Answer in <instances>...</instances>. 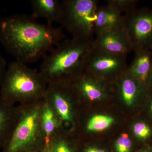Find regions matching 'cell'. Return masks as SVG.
I'll return each mask as SVG.
<instances>
[{"label": "cell", "instance_id": "5", "mask_svg": "<svg viewBox=\"0 0 152 152\" xmlns=\"http://www.w3.org/2000/svg\"><path fill=\"white\" fill-rule=\"evenodd\" d=\"M99 1L65 0L62 2V15L59 23L73 38L93 39L94 23Z\"/></svg>", "mask_w": 152, "mask_h": 152}, {"label": "cell", "instance_id": "11", "mask_svg": "<svg viewBox=\"0 0 152 152\" xmlns=\"http://www.w3.org/2000/svg\"><path fill=\"white\" fill-rule=\"evenodd\" d=\"M116 80L118 91L123 100L128 105L133 104L149 89L146 86L132 78L127 71Z\"/></svg>", "mask_w": 152, "mask_h": 152}, {"label": "cell", "instance_id": "10", "mask_svg": "<svg viewBox=\"0 0 152 152\" xmlns=\"http://www.w3.org/2000/svg\"><path fill=\"white\" fill-rule=\"evenodd\" d=\"M94 48L113 54L125 56L133 50L121 27L96 36Z\"/></svg>", "mask_w": 152, "mask_h": 152}, {"label": "cell", "instance_id": "20", "mask_svg": "<svg viewBox=\"0 0 152 152\" xmlns=\"http://www.w3.org/2000/svg\"><path fill=\"white\" fill-rule=\"evenodd\" d=\"M51 151L52 152H74L66 142L58 139L52 142Z\"/></svg>", "mask_w": 152, "mask_h": 152}, {"label": "cell", "instance_id": "6", "mask_svg": "<svg viewBox=\"0 0 152 152\" xmlns=\"http://www.w3.org/2000/svg\"><path fill=\"white\" fill-rule=\"evenodd\" d=\"M122 28L133 50H152V9H135L125 14Z\"/></svg>", "mask_w": 152, "mask_h": 152}, {"label": "cell", "instance_id": "19", "mask_svg": "<svg viewBox=\"0 0 152 152\" xmlns=\"http://www.w3.org/2000/svg\"><path fill=\"white\" fill-rule=\"evenodd\" d=\"M133 130L135 135L140 140H146L151 134L150 127L144 122L136 123L133 126Z\"/></svg>", "mask_w": 152, "mask_h": 152}, {"label": "cell", "instance_id": "15", "mask_svg": "<svg viewBox=\"0 0 152 152\" xmlns=\"http://www.w3.org/2000/svg\"><path fill=\"white\" fill-rule=\"evenodd\" d=\"M41 122L45 142L48 144L50 141L52 136L58 130L60 121L51 106L45 98L41 113Z\"/></svg>", "mask_w": 152, "mask_h": 152}, {"label": "cell", "instance_id": "23", "mask_svg": "<svg viewBox=\"0 0 152 152\" xmlns=\"http://www.w3.org/2000/svg\"><path fill=\"white\" fill-rule=\"evenodd\" d=\"M147 86H148V88H151L152 89V63L151 69L148 80V83H147Z\"/></svg>", "mask_w": 152, "mask_h": 152}, {"label": "cell", "instance_id": "16", "mask_svg": "<svg viewBox=\"0 0 152 152\" xmlns=\"http://www.w3.org/2000/svg\"><path fill=\"white\" fill-rule=\"evenodd\" d=\"M113 122V118L111 117L96 115L88 122L87 129L90 132H102L110 127Z\"/></svg>", "mask_w": 152, "mask_h": 152}, {"label": "cell", "instance_id": "13", "mask_svg": "<svg viewBox=\"0 0 152 152\" xmlns=\"http://www.w3.org/2000/svg\"><path fill=\"white\" fill-rule=\"evenodd\" d=\"M32 16L35 18H42L47 24L53 25L55 22L59 23L62 15V4L58 0H32Z\"/></svg>", "mask_w": 152, "mask_h": 152}, {"label": "cell", "instance_id": "22", "mask_svg": "<svg viewBox=\"0 0 152 152\" xmlns=\"http://www.w3.org/2000/svg\"><path fill=\"white\" fill-rule=\"evenodd\" d=\"M84 152H107L105 149L95 146H89L85 148Z\"/></svg>", "mask_w": 152, "mask_h": 152}, {"label": "cell", "instance_id": "14", "mask_svg": "<svg viewBox=\"0 0 152 152\" xmlns=\"http://www.w3.org/2000/svg\"><path fill=\"white\" fill-rule=\"evenodd\" d=\"M17 113L14 104L0 96V149H3L10 137Z\"/></svg>", "mask_w": 152, "mask_h": 152}, {"label": "cell", "instance_id": "17", "mask_svg": "<svg viewBox=\"0 0 152 152\" xmlns=\"http://www.w3.org/2000/svg\"><path fill=\"white\" fill-rule=\"evenodd\" d=\"M107 4L113 6L121 13L129 12L136 9L138 1L136 0H108Z\"/></svg>", "mask_w": 152, "mask_h": 152}, {"label": "cell", "instance_id": "7", "mask_svg": "<svg viewBox=\"0 0 152 152\" xmlns=\"http://www.w3.org/2000/svg\"><path fill=\"white\" fill-rule=\"evenodd\" d=\"M126 56L94 48L87 56L84 72L105 81L113 78L116 80L127 70Z\"/></svg>", "mask_w": 152, "mask_h": 152}, {"label": "cell", "instance_id": "21", "mask_svg": "<svg viewBox=\"0 0 152 152\" xmlns=\"http://www.w3.org/2000/svg\"><path fill=\"white\" fill-rule=\"evenodd\" d=\"M7 71L5 61L0 53V88L4 82Z\"/></svg>", "mask_w": 152, "mask_h": 152}, {"label": "cell", "instance_id": "24", "mask_svg": "<svg viewBox=\"0 0 152 152\" xmlns=\"http://www.w3.org/2000/svg\"><path fill=\"white\" fill-rule=\"evenodd\" d=\"M139 152H151V151L150 150L148 149H144L142 150V151H140Z\"/></svg>", "mask_w": 152, "mask_h": 152}, {"label": "cell", "instance_id": "2", "mask_svg": "<svg viewBox=\"0 0 152 152\" xmlns=\"http://www.w3.org/2000/svg\"><path fill=\"white\" fill-rule=\"evenodd\" d=\"M94 40L72 37L58 44L45 58L39 71L48 84H70L83 73Z\"/></svg>", "mask_w": 152, "mask_h": 152}, {"label": "cell", "instance_id": "1", "mask_svg": "<svg viewBox=\"0 0 152 152\" xmlns=\"http://www.w3.org/2000/svg\"><path fill=\"white\" fill-rule=\"evenodd\" d=\"M25 15L0 20V41L6 50L23 64L34 62L64 38L62 28L41 23Z\"/></svg>", "mask_w": 152, "mask_h": 152}, {"label": "cell", "instance_id": "8", "mask_svg": "<svg viewBox=\"0 0 152 152\" xmlns=\"http://www.w3.org/2000/svg\"><path fill=\"white\" fill-rule=\"evenodd\" d=\"M48 85L45 99L51 106L59 121L72 122V114L70 99L75 91L72 85L68 83Z\"/></svg>", "mask_w": 152, "mask_h": 152}, {"label": "cell", "instance_id": "25", "mask_svg": "<svg viewBox=\"0 0 152 152\" xmlns=\"http://www.w3.org/2000/svg\"><path fill=\"white\" fill-rule=\"evenodd\" d=\"M151 111H152V102L151 105Z\"/></svg>", "mask_w": 152, "mask_h": 152}, {"label": "cell", "instance_id": "12", "mask_svg": "<svg viewBox=\"0 0 152 152\" xmlns=\"http://www.w3.org/2000/svg\"><path fill=\"white\" fill-rule=\"evenodd\" d=\"M152 63V50L136 52L134 60L128 66L127 72L133 79L147 86Z\"/></svg>", "mask_w": 152, "mask_h": 152}, {"label": "cell", "instance_id": "18", "mask_svg": "<svg viewBox=\"0 0 152 152\" xmlns=\"http://www.w3.org/2000/svg\"><path fill=\"white\" fill-rule=\"evenodd\" d=\"M133 144L126 134H123L115 143L116 152H131Z\"/></svg>", "mask_w": 152, "mask_h": 152}, {"label": "cell", "instance_id": "9", "mask_svg": "<svg viewBox=\"0 0 152 152\" xmlns=\"http://www.w3.org/2000/svg\"><path fill=\"white\" fill-rule=\"evenodd\" d=\"M107 81L84 72L71 83L77 94L88 100L100 101L108 94Z\"/></svg>", "mask_w": 152, "mask_h": 152}, {"label": "cell", "instance_id": "3", "mask_svg": "<svg viewBox=\"0 0 152 152\" xmlns=\"http://www.w3.org/2000/svg\"><path fill=\"white\" fill-rule=\"evenodd\" d=\"M47 84L39 72L16 61L7 69L0 96L13 104L35 102L45 98Z\"/></svg>", "mask_w": 152, "mask_h": 152}, {"label": "cell", "instance_id": "4", "mask_svg": "<svg viewBox=\"0 0 152 152\" xmlns=\"http://www.w3.org/2000/svg\"><path fill=\"white\" fill-rule=\"evenodd\" d=\"M44 99L32 103L23 109L17 108L13 129L3 152H27L45 142L41 122Z\"/></svg>", "mask_w": 152, "mask_h": 152}]
</instances>
